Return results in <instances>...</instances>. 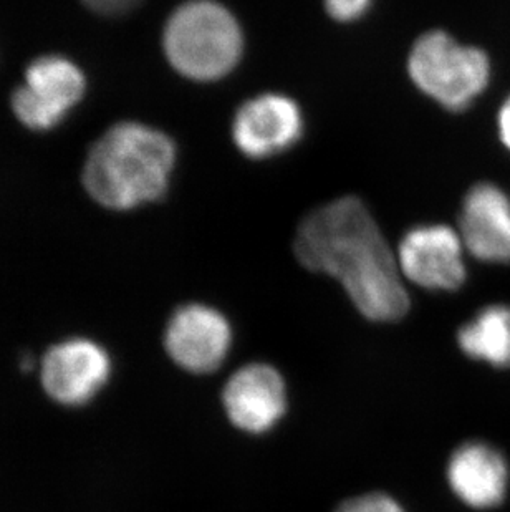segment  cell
Returning a JSON list of instances; mask_svg holds the SVG:
<instances>
[{
    "mask_svg": "<svg viewBox=\"0 0 510 512\" xmlns=\"http://www.w3.org/2000/svg\"><path fill=\"white\" fill-rule=\"evenodd\" d=\"M414 85L441 107L462 112L489 87L491 60L484 50L464 45L443 30H433L414 42L408 60Z\"/></svg>",
    "mask_w": 510,
    "mask_h": 512,
    "instance_id": "obj_4",
    "label": "cell"
},
{
    "mask_svg": "<svg viewBox=\"0 0 510 512\" xmlns=\"http://www.w3.org/2000/svg\"><path fill=\"white\" fill-rule=\"evenodd\" d=\"M176 163V146L163 131L120 123L88 155L83 184L105 208L128 211L163 198Z\"/></svg>",
    "mask_w": 510,
    "mask_h": 512,
    "instance_id": "obj_2",
    "label": "cell"
},
{
    "mask_svg": "<svg viewBox=\"0 0 510 512\" xmlns=\"http://www.w3.org/2000/svg\"><path fill=\"white\" fill-rule=\"evenodd\" d=\"M464 242L446 224L418 226L403 237L398 264L406 279L429 290H458L466 281Z\"/></svg>",
    "mask_w": 510,
    "mask_h": 512,
    "instance_id": "obj_6",
    "label": "cell"
},
{
    "mask_svg": "<svg viewBox=\"0 0 510 512\" xmlns=\"http://www.w3.org/2000/svg\"><path fill=\"white\" fill-rule=\"evenodd\" d=\"M371 0H325L328 14L338 22H353L366 14Z\"/></svg>",
    "mask_w": 510,
    "mask_h": 512,
    "instance_id": "obj_15",
    "label": "cell"
},
{
    "mask_svg": "<svg viewBox=\"0 0 510 512\" xmlns=\"http://www.w3.org/2000/svg\"><path fill=\"white\" fill-rule=\"evenodd\" d=\"M229 420L247 433H265L284 416L285 383L270 365L254 363L232 375L224 388Z\"/></svg>",
    "mask_w": 510,
    "mask_h": 512,
    "instance_id": "obj_11",
    "label": "cell"
},
{
    "mask_svg": "<svg viewBox=\"0 0 510 512\" xmlns=\"http://www.w3.org/2000/svg\"><path fill=\"white\" fill-rule=\"evenodd\" d=\"M459 347L467 357L491 363L494 367H510V307L487 305L461 327Z\"/></svg>",
    "mask_w": 510,
    "mask_h": 512,
    "instance_id": "obj_13",
    "label": "cell"
},
{
    "mask_svg": "<svg viewBox=\"0 0 510 512\" xmlns=\"http://www.w3.org/2000/svg\"><path fill=\"white\" fill-rule=\"evenodd\" d=\"M497 133L502 145L510 153V95L502 102L497 113Z\"/></svg>",
    "mask_w": 510,
    "mask_h": 512,
    "instance_id": "obj_17",
    "label": "cell"
},
{
    "mask_svg": "<svg viewBox=\"0 0 510 512\" xmlns=\"http://www.w3.org/2000/svg\"><path fill=\"white\" fill-rule=\"evenodd\" d=\"M337 512H405L395 499L386 494H366L343 503Z\"/></svg>",
    "mask_w": 510,
    "mask_h": 512,
    "instance_id": "obj_14",
    "label": "cell"
},
{
    "mask_svg": "<svg viewBox=\"0 0 510 512\" xmlns=\"http://www.w3.org/2000/svg\"><path fill=\"white\" fill-rule=\"evenodd\" d=\"M108 353L90 340L75 339L50 348L42 363V385L62 405H83L108 382Z\"/></svg>",
    "mask_w": 510,
    "mask_h": 512,
    "instance_id": "obj_9",
    "label": "cell"
},
{
    "mask_svg": "<svg viewBox=\"0 0 510 512\" xmlns=\"http://www.w3.org/2000/svg\"><path fill=\"white\" fill-rule=\"evenodd\" d=\"M163 45L176 72L196 82H214L241 60L244 35L226 7L214 0H191L169 17Z\"/></svg>",
    "mask_w": 510,
    "mask_h": 512,
    "instance_id": "obj_3",
    "label": "cell"
},
{
    "mask_svg": "<svg viewBox=\"0 0 510 512\" xmlns=\"http://www.w3.org/2000/svg\"><path fill=\"white\" fill-rule=\"evenodd\" d=\"M231 342L232 330L226 317L201 304L176 310L164 337L169 357L193 373L214 372L221 367Z\"/></svg>",
    "mask_w": 510,
    "mask_h": 512,
    "instance_id": "obj_8",
    "label": "cell"
},
{
    "mask_svg": "<svg viewBox=\"0 0 510 512\" xmlns=\"http://www.w3.org/2000/svg\"><path fill=\"white\" fill-rule=\"evenodd\" d=\"M448 481L462 503L476 509L496 508L509 486V468L504 456L479 441L459 446L449 459Z\"/></svg>",
    "mask_w": 510,
    "mask_h": 512,
    "instance_id": "obj_12",
    "label": "cell"
},
{
    "mask_svg": "<svg viewBox=\"0 0 510 512\" xmlns=\"http://www.w3.org/2000/svg\"><path fill=\"white\" fill-rule=\"evenodd\" d=\"M304 133V116L294 100L279 93L252 98L237 110L232 138L242 155L264 160L289 150Z\"/></svg>",
    "mask_w": 510,
    "mask_h": 512,
    "instance_id": "obj_7",
    "label": "cell"
},
{
    "mask_svg": "<svg viewBox=\"0 0 510 512\" xmlns=\"http://www.w3.org/2000/svg\"><path fill=\"white\" fill-rule=\"evenodd\" d=\"M295 256L308 271L335 277L366 319L396 322L409 310L398 257L355 196L315 209L300 223Z\"/></svg>",
    "mask_w": 510,
    "mask_h": 512,
    "instance_id": "obj_1",
    "label": "cell"
},
{
    "mask_svg": "<svg viewBox=\"0 0 510 512\" xmlns=\"http://www.w3.org/2000/svg\"><path fill=\"white\" fill-rule=\"evenodd\" d=\"M85 4L97 12V14L108 15V17H115V15L128 14L131 10L138 7L141 0H83Z\"/></svg>",
    "mask_w": 510,
    "mask_h": 512,
    "instance_id": "obj_16",
    "label": "cell"
},
{
    "mask_svg": "<svg viewBox=\"0 0 510 512\" xmlns=\"http://www.w3.org/2000/svg\"><path fill=\"white\" fill-rule=\"evenodd\" d=\"M459 234L466 251L489 264H510V196L494 183H477L462 201Z\"/></svg>",
    "mask_w": 510,
    "mask_h": 512,
    "instance_id": "obj_10",
    "label": "cell"
},
{
    "mask_svg": "<svg viewBox=\"0 0 510 512\" xmlns=\"http://www.w3.org/2000/svg\"><path fill=\"white\" fill-rule=\"evenodd\" d=\"M85 93L82 70L67 58L49 55L30 63L25 83L15 90L12 108L30 130H52Z\"/></svg>",
    "mask_w": 510,
    "mask_h": 512,
    "instance_id": "obj_5",
    "label": "cell"
}]
</instances>
